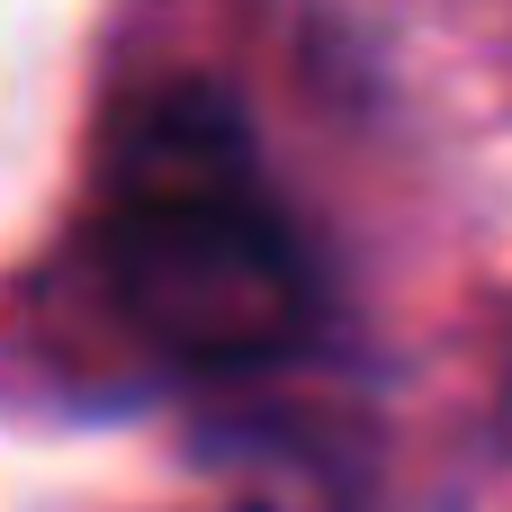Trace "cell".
<instances>
[{
    "label": "cell",
    "mask_w": 512,
    "mask_h": 512,
    "mask_svg": "<svg viewBox=\"0 0 512 512\" xmlns=\"http://www.w3.org/2000/svg\"><path fill=\"white\" fill-rule=\"evenodd\" d=\"M90 270L126 333L198 378H252L315 342L324 279L261 135L207 81H144L90 171Z\"/></svg>",
    "instance_id": "cell-1"
}]
</instances>
